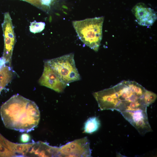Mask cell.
Returning <instances> with one entry per match:
<instances>
[{
  "instance_id": "9",
  "label": "cell",
  "mask_w": 157,
  "mask_h": 157,
  "mask_svg": "<svg viewBox=\"0 0 157 157\" xmlns=\"http://www.w3.org/2000/svg\"><path fill=\"white\" fill-rule=\"evenodd\" d=\"M132 11L137 22L141 26H151L157 19L156 12L142 3L136 4L133 8Z\"/></svg>"
},
{
  "instance_id": "2",
  "label": "cell",
  "mask_w": 157,
  "mask_h": 157,
  "mask_svg": "<svg viewBox=\"0 0 157 157\" xmlns=\"http://www.w3.org/2000/svg\"><path fill=\"white\" fill-rule=\"evenodd\" d=\"M0 114L6 128L21 132H28L33 130L40 117L36 104L18 94L13 95L3 104Z\"/></svg>"
},
{
  "instance_id": "3",
  "label": "cell",
  "mask_w": 157,
  "mask_h": 157,
  "mask_svg": "<svg viewBox=\"0 0 157 157\" xmlns=\"http://www.w3.org/2000/svg\"><path fill=\"white\" fill-rule=\"evenodd\" d=\"M104 17L88 18L72 22V24L79 39L95 51H98L102 36Z\"/></svg>"
},
{
  "instance_id": "4",
  "label": "cell",
  "mask_w": 157,
  "mask_h": 157,
  "mask_svg": "<svg viewBox=\"0 0 157 157\" xmlns=\"http://www.w3.org/2000/svg\"><path fill=\"white\" fill-rule=\"evenodd\" d=\"M74 56L73 53H70L46 61L58 76L67 85L81 79Z\"/></svg>"
},
{
  "instance_id": "12",
  "label": "cell",
  "mask_w": 157,
  "mask_h": 157,
  "mask_svg": "<svg viewBox=\"0 0 157 157\" xmlns=\"http://www.w3.org/2000/svg\"><path fill=\"white\" fill-rule=\"evenodd\" d=\"M45 24L42 22H37L35 21L31 23L29 26L30 31L35 33L42 31L44 29Z\"/></svg>"
},
{
  "instance_id": "11",
  "label": "cell",
  "mask_w": 157,
  "mask_h": 157,
  "mask_svg": "<svg viewBox=\"0 0 157 157\" xmlns=\"http://www.w3.org/2000/svg\"><path fill=\"white\" fill-rule=\"evenodd\" d=\"M100 125V121L97 117H90L84 124V132L90 134L92 133L97 131Z\"/></svg>"
},
{
  "instance_id": "7",
  "label": "cell",
  "mask_w": 157,
  "mask_h": 157,
  "mask_svg": "<svg viewBox=\"0 0 157 157\" xmlns=\"http://www.w3.org/2000/svg\"><path fill=\"white\" fill-rule=\"evenodd\" d=\"M128 121L142 135L152 131L149 124L147 111L138 110L121 113Z\"/></svg>"
},
{
  "instance_id": "14",
  "label": "cell",
  "mask_w": 157,
  "mask_h": 157,
  "mask_svg": "<svg viewBox=\"0 0 157 157\" xmlns=\"http://www.w3.org/2000/svg\"><path fill=\"white\" fill-rule=\"evenodd\" d=\"M30 139L29 136L26 134H23L22 135L21 138V140L23 142H26L29 141Z\"/></svg>"
},
{
  "instance_id": "8",
  "label": "cell",
  "mask_w": 157,
  "mask_h": 157,
  "mask_svg": "<svg viewBox=\"0 0 157 157\" xmlns=\"http://www.w3.org/2000/svg\"><path fill=\"white\" fill-rule=\"evenodd\" d=\"M38 83L41 85L59 93L62 92L67 86L58 76L46 61L44 62L43 71Z\"/></svg>"
},
{
  "instance_id": "13",
  "label": "cell",
  "mask_w": 157,
  "mask_h": 157,
  "mask_svg": "<svg viewBox=\"0 0 157 157\" xmlns=\"http://www.w3.org/2000/svg\"><path fill=\"white\" fill-rule=\"evenodd\" d=\"M157 95L155 93L147 90L145 95V101L148 106L156 100Z\"/></svg>"
},
{
  "instance_id": "6",
  "label": "cell",
  "mask_w": 157,
  "mask_h": 157,
  "mask_svg": "<svg viewBox=\"0 0 157 157\" xmlns=\"http://www.w3.org/2000/svg\"><path fill=\"white\" fill-rule=\"evenodd\" d=\"M2 27L4 41L2 58L6 63L10 65L16 39L12 19L9 13H6L4 14V19Z\"/></svg>"
},
{
  "instance_id": "10",
  "label": "cell",
  "mask_w": 157,
  "mask_h": 157,
  "mask_svg": "<svg viewBox=\"0 0 157 157\" xmlns=\"http://www.w3.org/2000/svg\"><path fill=\"white\" fill-rule=\"evenodd\" d=\"M6 64L2 58H0V93L13 77V72L10 65Z\"/></svg>"
},
{
  "instance_id": "5",
  "label": "cell",
  "mask_w": 157,
  "mask_h": 157,
  "mask_svg": "<svg viewBox=\"0 0 157 157\" xmlns=\"http://www.w3.org/2000/svg\"><path fill=\"white\" fill-rule=\"evenodd\" d=\"M59 157H90L91 151L85 137L69 142L59 147Z\"/></svg>"
},
{
  "instance_id": "1",
  "label": "cell",
  "mask_w": 157,
  "mask_h": 157,
  "mask_svg": "<svg viewBox=\"0 0 157 157\" xmlns=\"http://www.w3.org/2000/svg\"><path fill=\"white\" fill-rule=\"evenodd\" d=\"M147 90L137 82L123 81L115 86L93 94L101 110H117L121 113L147 111L145 95Z\"/></svg>"
}]
</instances>
